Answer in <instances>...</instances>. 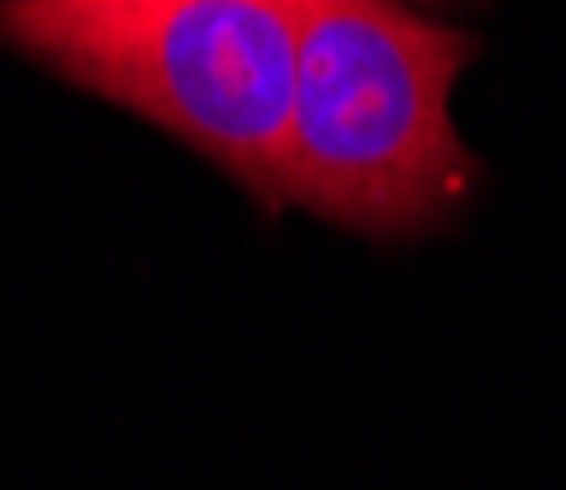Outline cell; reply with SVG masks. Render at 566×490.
Returning a JSON list of instances; mask_svg holds the SVG:
<instances>
[{
  "label": "cell",
  "instance_id": "obj_1",
  "mask_svg": "<svg viewBox=\"0 0 566 490\" xmlns=\"http://www.w3.org/2000/svg\"><path fill=\"white\" fill-rule=\"evenodd\" d=\"M472 37L401 0H295V101L277 207L413 237L478 184L449 90Z\"/></svg>",
  "mask_w": 566,
  "mask_h": 490
},
{
  "label": "cell",
  "instance_id": "obj_2",
  "mask_svg": "<svg viewBox=\"0 0 566 490\" xmlns=\"http://www.w3.org/2000/svg\"><path fill=\"white\" fill-rule=\"evenodd\" d=\"M0 42L154 118L260 207H277L295 0H0Z\"/></svg>",
  "mask_w": 566,
  "mask_h": 490
},
{
  "label": "cell",
  "instance_id": "obj_3",
  "mask_svg": "<svg viewBox=\"0 0 566 490\" xmlns=\"http://www.w3.org/2000/svg\"><path fill=\"white\" fill-rule=\"evenodd\" d=\"M401 7H407V0H401Z\"/></svg>",
  "mask_w": 566,
  "mask_h": 490
}]
</instances>
